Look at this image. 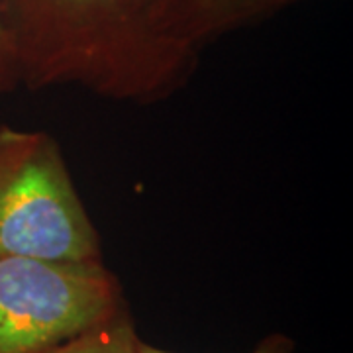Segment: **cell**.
Returning <instances> with one entry per match:
<instances>
[{
	"label": "cell",
	"mask_w": 353,
	"mask_h": 353,
	"mask_svg": "<svg viewBox=\"0 0 353 353\" xmlns=\"http://www.w3.org/2000/svg\"><path fill=\"white\" fill-rule=\"evenodd\" d=\"M20 87H24V85H22L18 57L12 48V41L8 38L2 20H0V97L10 94Z\"/></svg>",
	"instance_id": "cell-6"
},
{
	"label": "cell",
	"mask_w": 353,
	"mask_h": 353,
	"mask_svg": "<svg viewBox=\"0 0 353 353\" xmlns=\"http://www.w3.org/2000/svg\"><path fill=\"white\" fill-rule=\"evenodd\" d=\"M299 2L304 0H157L153 30L169 46L201 57L206 46Z\"/></svg>",
	"instance_id": "cell-4"
},
{
	"label": "cell",
	"mask_w": 353,
	"mask_h": 353,
	"mask_svg": "<svg viewBox=\"0 0 353 353\" xmlns=\"http://www.w3.org/2000/svg\"><path fill=\"white\" fill-rule=\"evenodd\" d=\"M104 265L0 257V353H41L126 310Z\"/></svg>",
	"instance_id": "cell-3"
},
{
	"label": "cell",
	"mask_w": 353,
	"mask_h": 353,
	"mask_svg": "<svg viewBox=\"0 0 353 353\" xmlns=\"http://www.w3.org/2000/svg\"><path fill=\"white\" fill-rule=\"evenodd\" d=\"M296 350V343L294 340L283 334V332H275V334H269L259 340V343L253 347L250 353H294ZM138 353H176V352H167L163 347H157L152 345L148 341L139 340L138 343Z\"/></svg>",
	"instance_id": "cell-7"
},
{
	"label": "cell",
	"mask_w": 353,
	"mask_h": 353,
	"mask_svg": "<svg viewBox=\"0 0 353 353\" xmlns=\"http://www.w3.org/2000/svg\"><path fill=\"white\" fill-rule=\"evenodd\" d=\"M138 330L130 308L41 353H138Z\"/></svg>",
	"instance_id": "cell-5"
},
{
	"label": "cell",
	"mask_w": 353,
	"mask_h": 353,
	"mask_svg": "<svg viewBox=\"0 0 353 353\" xmlns=\"http://www.w3.org/2000/svg\"><path fill=\"white\" fill-rule=\"evenodd\" d=\"M104 261L97 224L59 141L43 130L0 124V257Z\"/></svg>",
	"instance_id": "cell-2"
},
{
	"label": "cell",
	"mask_w": 353,
	"mask_h": 353,
	"mask_svg": "<svg viewBox=\"0 0 353 353\" xmlns=\"http://www.w3.org/2000/svg\"><path fill=\"white\" fill-rule=\"evenodd\" d=\"M157 0H0V20L30 90L77 87L157 104L189 85L199 59L153 30Z\"/></svg>",
	"instance_id": "cell-1"
}]
</instances>
